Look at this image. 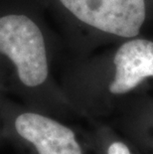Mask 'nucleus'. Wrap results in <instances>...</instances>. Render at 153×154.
<instances>
[{
	"label": "nucleus",
	"instance_id": "f257e3e1",
	"mask_svg": "<svg viewBox=\"0 0 153 154\" xmlns=\"http://www.w3.org/2000/svg\"><path fill=\"white\" fill-rule=\"evenodd\" d=\"M0 53L14 64L24 87L38 88L47 81L49 69L43 34L27 16L0 17Z\"/></svg>",
	"mask_w": 153,
	"mask_h": 154
},
{
	"label": "nucleus",
	"instance_id": "423d86ee",
	"mask_svg": "<svg viewBox=\"0 0 153 154\" xmlns=\"http://www.w3.org/2000/svg\"><path fill=\"white\" fill-rule=\"evenodd\" d=\"M134 139L137 145L142 149L141 151L146 154H153V134H136Z\"/></svg>",
	"mask_w": 153,
	"mask_h": 154
},
{
	"label": "nucleus",
	"instance_id": "20e7f679",
	"mask_svg": "<svg viewBox=\"0 0 153 154\" xmlns=\"http://www.w3.org/2000/svg\"><path fill=\"white\" fill-rule=\"evenodd\" d=\"M115 73L107 86L112 96L128 94L153 77V42L134 39L121 45L113 59Z\"/></svg>",
	"mask_w": 153,
	"mask_h": 154
},
{
	"label": "nucleus",
	"instance_id": "39448f33",
	"mask_svg": "<svg viewBox=\"0 0 153 154\" xmlns=\"http://www.w3.org/2000/svg\"><path fill=\"white\" fill-rule=\"evenodd\" d=\"M92 146L93 154H138L124 140L105 133L99 134Z\"/></svg>",
	"mask_w": 153,
	"mask_h": 154
},
{
	"label": "nucleus",
	"instance_id": "f03ea898",
	"mask_svg": "<svg viewBox=\"0 0 153 154\" xmlns=\"http://www.w3.org/2000/svg\"><path fill=\"white\" fill-rule=\"evenodd\" d=\"M80 21L106 33L137 36L145 20L144 0H60Z\"/></svg>",
	"mask_w": 153,
	"mask_h": 154
},
{
	"label": "nucleus",
	"instance_id": "7ed1b4c3",
	"mask_svg": "<svg viewBox=\"0 0 153 154\" xmlns=\"http://www.w3.org/2000/svg\"><path fill=\"white\" fill-rule=\"evenodd\" d=\"M13 129L30 154H89L71 127L42 113H19Z\"/></svg>",
	"mask_w": 153,
	"mask_h": 154
}]
</instances>
